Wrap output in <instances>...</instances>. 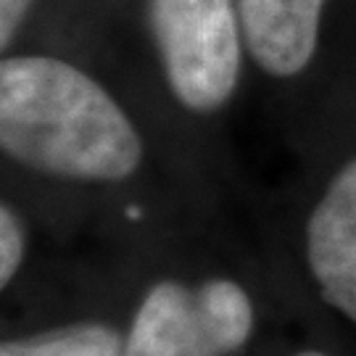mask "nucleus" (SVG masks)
Here are the masks:
<instances>
[{"instance_id": "obj_1", "label": "nucleus", "mask_w": 356, "mask_h": 356, "mask_svg": "<svg viewBox=\"0 0 356 356\" xmlns=\"http://www.w3.org/2000/svg\"><path fill=\"white\" fill-rule=\"evenodd\" d=\"M0 193L51 241L124 254L238 209L132 76L38 48L0 58Z\"/></svg>"}, {"instance_id": "obj_2", "label": "nucleus", "mask_w": 356, "mask_h": 356, "mask_svg": "<svg viewBox=\"0 0 356 356\" xmlns=\"http://www.w3.org/2000/svg\"><path fill=\"white\" fill-rule=\"evenodd\" d=\"M288 319L285 272L222 219L138 251L124 356H267Z\"/></svg>"}, {"instance_id": "obj_3", "label": "nucleus", "mask_w": 356, "mask_h": 356, "mask_svg": "<svg viewBox=\"0 0 356 356\" xmlns=\"http://www.w3.org/2000/svg\"><path fill=\"white\" fill-rule=\"evenodd\" d=\"M296 166L243 209L261 251L356 332V79L291 145Z\"/></svg>"}, {"instance_id": "obj_4", "label": "nucleus", "mask_w": 356, "mask_h": 356, "mask_svg": "<svg viewBox=\"0 0 356 356\" xmlns=\"http://www.w3.org/2000/svg\"><path fill=\"white\" fill-rule=\"evenodd\" d=\"M140 16L148 51L143 95L243 211L254 185L235 159L229 124L254 74L238 0H143Z\"/></svg>"}, {"instance_id": "obj_5", "label": "nucleus", "mask_w": 356, "mask_h": 356, "mask_svg": "<svg viewBox=\"0 0 356 356\" xmlns=\"http://www.w3.org/2000/svg\"><path fill=\"white\" fill-rule=\"evenodd\" d=\"M135 259L51 243L0 296V356H124Z\"/></svg>"}, {"instance_id": "obj_6", "label": "nucleus", "mask_w": 356, "mask_h": 356, "mask_svg": "<svg viewBox=\"0 0 356 356\" xmlns=\"http://www.w3.org/2000/svg\"><path fill=\"white\" fill-rule=\"evenodd\" d=\"M335 0H238L251 74L291 148L356 79L332 61Z\"/></svg>"}, {"instance_id": "obj_7", "label": "nucleus", "mask_w": 356, "mask_h": 356, "mask_svg": "<svg viewBox=\"0 0 356 356\" xmlns=\"http://www.w3.org/2000/svg\"><path fill=\"white\" fill-rule=\"evenodd\" d=\"M285 280L291 293V319L277 335V341L272 343L267 356H351L346 343L348 330L322 306L314 304L288 272H285Z\"/></svg>"}, {"instance_id": "obj_8", "label": "nucleus", "mask_w": 356, "mask_h": 356, "mask_svg": "<svg viewBox=\"0 0 356 356\" xmlns=\"http://www.w3.org/2000/svg\"><path fill=\"white\" fill-rule=\"evenodd\" d=\"M42 0H0V51H19L24 45Z\"/></svg>"}]
</instances>
